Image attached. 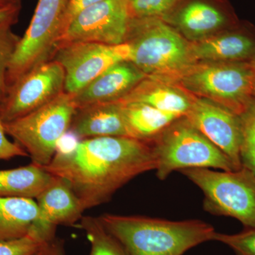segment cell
<instances>
[{"mask_svg": "<svg viewBox=\"0 0 255 255\" xmlns=\"http://www.w3.org/2000/svg\"><path fill=\"white\" fill-rule=\"evenodd\" d=\"M127 1H128V2H129V1H130V0H127Z\"/></svg>", "mask_w": 255, "mask_h": 255, "instance_id": "cell-36", "label": "cell"}, {"mask_svg": "<svg viewBox=\"0 0 255 255\" xmlns=\"http://www.w3.org/2000/svg\"><path fill=\"white\" fill-rule=\"evenodd\" d=\"M21 8V6H12L0 9V22L11 18H18Z\"/></svg>", "mask_w": 255, "mask_h": 255, "instance_id": "cell-31", "label": "cell"}, {"mask_svg": "<svg viewBox=\"0 0 255 255\" xmlns=\"http://www.w3.org/2000/svg\"><path fill=\"white\" fill-rule=\"evenodd\" d=\"M52 240L39 230L34 229L19 239L0 241V255H34Z\"/></svg>", "mask_w": 255, "mask_h": 255, "instance_id": "cell-25", "label": "cell"}, {"mask_svg": "<svg viewBox=\"0 0 255 255\" xmlns=\"http://www.w3.org/2000/svg\"><path fill=\"white\" fill-rule=\"evenodd\" d=\"M12 6H21V0H0V9Z\"/></svg>", "mask_w": 255, "mask_h": 255, "instance_id": "cell-32", "label": "cell"}, {"mask_svg": "<svg viewBox=\"0 0 255 255\" xmlns=\"http://www.w3.org/2000/svg\"><path fill=\"white\" fill-rule=\"evenodd\" d=\"M250 65H251L252 68L254 69V70H255V55L254 57H253V60H252L251 63H250Z\"/></svg>", "mask_w": 255, "mask_h": 255, "instance_id": "cell-33", "label": "cell"}, {"mask_svg": "<svg viewBox=\"0 0 255 255\" xmlns=\"http://www.w3.org/2000/svg\"><path fill=\"white\" fill-rule=\"evenodd\" d=\"M98 218L128 255H182L213 241L216 233L213 226L198 220L170 221L110 214Z\"/></svg>", "mask_w": 255, "mask_h": 255, "instance_id": "cell-2", "label": "cell"}, {"mask_svg": "<svg viewBox=\"0 0 255 255\" xmlns=\"http://www.w3.org/2000/svg\"><path fill=\"white\" fill-rule=\"evenodd\" d=\"M130 20L127 0H104L80 13L60 36L56 47L80 42L122 44L127 38Z\"/></svg>", "mask_w": 255, "mask_h": 255, "instance_id": "cell-11", "label": "cell"}, {"mask_svg": "<svg viewBox=\"0 0 255 255\" xmlns=\"http://www.w3.org/2000/svg\"><path fill=\"white\" fill-rule=\"evenodd\" d=\"M177 21L183 31L192 36H199L222 26L226 22V18L212 5L194 1L181 10Z\"/></svg>", "mask_w": 255, "mask_h": 255, "instance_id": "cell-21", "label": "cell"}, {"mask_svg": "<svg viewBox=\"0 0 255 255\" xmlns=\"http://www.w3.org/2000/svg\"><path fill=\"white\" fill-rule=\"evenodd\" d=\"M239 116L242 130V167L255 174V100H250Z\"/></svg>", "mask_w": 255, "mask_h": 255, "instance_id": "cell-24", "label": "cell"}, {"mask_svg": "<svg viewBox=\"0 0 255 255\" xmlns=\"http://www.w3.org/2000/svg\"><path fill=\"white\" fill-rule=\"evenodd\" d=\"M181 172L204 193V208L217 216H231L248 228H255V174L238 170L184 169Z\"/></svg>", "mask_w": 255, "mask_h": 255, "instance_id": "cell-6", "label": "cell"}, {"mask_svg": "<svg viewBox=\"0 0 255 255\" xmlns=\"http://www.w3.org/2000/svg\"><path fill=\"white\" fill-rule=\"evenodd\" d=\"M76 110L73 95L64 92L41 108L4 123L5 132L27 152L32 163L44 167L54 157Z\"/></svg>", "mask_w": 255, "mask_h": 255, "instance_id": "cell-4", "label": "cell"}, {"mask_svg": "<svg viewBox=\"0 0 255 255\" xmlns=\"http://www.w3.org/2000/svg\"><path fill=\"white\" fill-rule=\"evenodd\" d=\"M69 0H38L31 23L17 47L6 75L7 90L32 69L53 58Z\"/></svg>", "mask_w": 255, "mask_h": 255, "instance_id": "cell-7", "label": "cell"}, {"mask_svg": "<svg viewBox=\"0 0 255 255\" xmlns=\"http://www.w3.org/2000/svg\"><path fill=\"white\" fill-rule=\"evenodd\" d=\"M184 117L222 151L237 170L242 168L241 122L238 114L211 101L196 100Z\"/></svg>", "mask_w": 255, "mask_h": 255, "instance_id": "cell-12", "label": "cell"}, {"mask_svg": "<svg viewBox=\"0 0 255 255\" xmlns=\"http://www.w3.org/2000/svg\"><path fill=\"white\" fill-rule=\"evenodd\" d=\"M130 55L131 48L127 43L80 42L57 46L52 60L58 61L65 70L64 92L75 95L116 64L130 62Z\"/></svg>", "mask_w": 255, "mask_h": 255, "instance_id": "cell-8", "label": "cell"}, {"mask_svg": "<svg viewBox=\"0 0 255 255\" xmlns=\"http://www.w3.org/2000/svg\"><path fill=\"white\" fill-rule=\"evenodd\" d=\"M80 226L91 245L90 255H118L123 251V247L107 232L98 217L83 216Z\"/></svg>", "mask_w": 255, "mask_h": 255, "instance_id": "cell-22", "label": "cell"}, {"mask_svg": "<svg viewBox=\"0 0 255 255\" xmlns=\"http://www.w3.org/2000/svg\"><path fill=\"white\" fill-rule=\"evenodd\" d=\"M145 79L118 100L119 102L122 103L138 102L179 117L185 116L191 108L193 101L176 89L158 85Z\"/></svg>", "mask_w": 255, "mask_h": 255, "instance_id": "cell-19", "label": "cell"}, {"mask_svg": "<svg viewBox=\"0 0 255 255\" xmlns=\"http://www.w3.org/2000/svg\"><path fill=\"white\" fill-rule=\"evenodd\" d=\"M195 59L238 61L254 57L255 42L246 35L231 33L191 46Z\"/></svg>", "mask_w": 255, "mask_h": 255, "instance_id": "cell-20", "label": "cell"}, {"mask_svg": "<svg viewBox=\"0 0 255 255\" xmlns=\"http://www.w3.org/2000/svg\"><path fill=\"white\" fill-rule=\"evenodd\" d=\"M69 130L80 139L128 137L120 102H105L77 109Z\"/></svg>", "mask_w": 255, "mask_h": 255, "instance_id": "cell-15", "label": "cell"}, {"mask_svg": "<svg viewBox=\"0 0 255 255\" xmlns=\"http://www.w3.org/2000/svg\"><path fill=\"white\" fill-rule=\"evenodd\" d=\"M36 201L19 197H0V241L19 239L38 228Z\"/></svg>", "mask_w": 255, "mask_h": 255, "instance_id": "cell-16", "label": "cell"}, {"mask_svg": "<svg viewBox=\"0 0 255 255\" xmlns=\"http://www.w3.org/2000/svg\"><path fill=\"white\" fill-rule=\"evenodd\" d=\"M255 75L250 64L227 63L191 71L183 82L191 91L221 101L223 106L240 115L251 100Z\"/></svg>", "mask_w": 255, "mask_h": 255, "instance_id": "cell-10", "label": "cell"}, {"mask_svg": "<svg viewBox=\"0 0 255 255\" xmlns=\"http://www.w3.org/2000/svg\"><path fill=\"white\" fill-rule=\"evenodd\" d=\"M120 104L128 137L138 140H151L178 119L183 117L162 112L145 104L138 102H120Z\"/></svg>", "mask_w": 255, "mask_h": 255, "instance_id": "cell-17", "label": "cell"}, {"mask_svg": "<svg viewBox=\"0 0 255 255\" xmlns=\"http://www.w3.org/2000/svg\"><path fill=\"white\" fill-rule=\"evenodd\" d=\"M131 48L130 63L147 76L186 71L195 60L191 46L157 18H131L125 42Z\"/></svg>", "mask_w": 255, "mask_h": 255, "instance_id": "cell-3", "label": "cell"}, {"mask_svg": "<svg viewBox=\"0 0 255 255\" xmlns=\"http://www.w3.org/2000/svg\"><path fill=\"white\" fill-rule=\"evenodd\" d=\"M53 178L43 167L32 162L18 168L0 169V197L36 199Z\"/></svg>", "mask_w": 255, "mask_h": 255, "instance_id": "cell-18", "label": "cell"}, {"mask_svg": "<svg viewBox=\"0 0 255 255\" xmlns=\"http://www.w3.org/2000/svg\"><path fill=\"white\" fill-rule=\"evenodd\" d=\"M147 77L130 62H121L73 95L74 102L79 109L97 103L117 102Z\"/></svg>", "mask_w": 255, "mask_h": 255, "instance_id": "cell-14", "label": "cell"}, {"mask_svg": "<svg viewBox=\"0 0 255 255\" xmlns=\"http://www.w3.org/2000/svg\"><path fill=\"white\" fill-rule=\"evenodd\" d=\"M213 241L230 247L237 255H255V228L233 235L216 232Z\"/></svg>", "mask_w": 255, "mask_h": 255, "instance_id": "cell-26", "label": "cell"}, {"mask_svg": "<svg viewBox=\"0 0 255 255\" xmlns=\"http://www.w3.org/2000/svg\"><path fill=\"white\" fill-rule=\"evenodd\" d=\"M118 255H128L127 252L125 251V250H123Z\"/></svg>", "mask_w": 255, "mask_h": 255, "instance_id": "cell-35", "label": "cell"}, {"mask_svg": "<svg viewBox=\"0 0 255 255\" xmlns=\"http://www.w3.org/2000/svg\"><path fill=\"white\" fill-rule=\"evenodd\" d=\"M253 95H255V75L254 81H253Z\"/></svg>", "mask_w": 255, "mask_h": 255, "instance_id": "cell-34", "label": "cell"}, {"mask_svg": "<svg viewBox=\"0 0 255 255\" xmlns=\"http://www.w3.org/2000/svg\"><path fill=\"white\" fill-rule=\"evenodd\" d=\"M179 0H130L128 2L131 18H154L163 14Z\"/></svg>", "mask_w": 255, "mask_h": 255, "instance_id": "cell-27", "label": "cell"}, {"mask_svg": "<svg viewBox=\"0 0 255 255\" xmlns=\"http://www.w3.org/2000/svg\"><path fill=\"white\" fill-rule=\"evenodd\" d=\"M149 142L120 136L82 139L69 150L56 151L41 167L68 183L86 211L108 202L137 176L155 170Z\"/></svg>", "mask_w": 255, "mask_h": 255, "instance_id": "cell-1", "label": "cell"}, {"mask_svg": "<svg viewBox=\"0 0 255 255\" xmlns=\"http://www.w3.org/2000/svg\"><path fill=\"white\" fill-rule=\"evenodd\" d=\"M65 70L55 60L32 69L8 88L0 102L4 123L22 117L49 103L64 92Z\"/></svg>", "mask_w": 255, "mask_h": 255, "instance_id": "cell-9", "label": "cell"}, {"mask_svg": "<svg viewBox=\"0 0 255 255\" xmlns=\"http://www.w3.org/2000/svg\"><path fill=\"white\" fill-rule=\"evenodd\" d=\"M18 18H11L0 22V102L7 92L6 75L20 38L13 31L12 26Z\"/></svg>", "mask_w": 255, "mask_h": 255, "instance_id": "cell-23", "label": "cell"}, {"mask_svg": "<svg viewBox=\"0 0 255 255\" xmlns=\"http://www.w3.org/2000/svg\"><path fill=\"white\" fill-rule=\"evenodd\" d=\"M34 255H65L63 241L55 238L45 243Z\"/></svg>", "mask_w": 255, "mask_h": 255, "instance_id": "cell-30", "label": "cell"}, {"mask_svg": "<svg viewBox=\"0 0 255 255\" xmlns=\"http://www.w3.org/2000/svg\"><path fill=\"white\" fill-rule=\"evenodd\" d=\"M102 1H104V0H69L66 11H65V17H64L60 36H63V33L68 29L70 23L73 22V20L80 13L85 11V9L92 6V5L97 4V3L100 2Z\"/></svg>", "mask_w": 255, "mask_h": 255, "instance_id": "cell-29", "label": "cell"}, {"mask_svg": "<svg viewBox=\"0 0 255 255\" xmlns=\"http://www.w3.org/2000/svg\"><path fill=\"white\" fill-rule=\"evenodd\" d=\"M4 122L0 118V159H10L15 157H27V152L15 142L6 136Z\"/></svg>", "mask_w": 255, "mask_h": 255, "instance_id": "cell-28", "label": "cell"}, {"mask_svg": "<svg viewBox=\"0 0 255 255\" xmlns=\"http://www.w3.org/2000/svg\"><path fill=\"white\" fill-rule=\"evenodd\" d=\"M36 200L39 209L38 228L50 236H55L58 226H75L85 211L68 183L55 176Z\"/></svg>", "mask_w": 255, "mask_h": 255, "instance_id": "cell-13", "label": "cell"}, {"mask_svg": "<svg viewBox=\"0 0 255 255\" xmlns=\"http://www.w3.org/2000/svg\"><path fill=\"white\" fill-rule=\"evenodd\" d=\"M184 118L164 129L152 145L158 179L164 180L174 171L191 168L237 170L222 151Z\"/></svg>", "mask_w": 255, "mask_h": 255, "instance_id": "cell-5", "label": "cell"}]
</instances>
